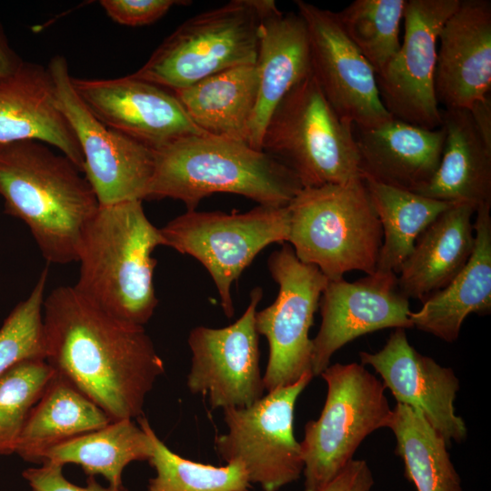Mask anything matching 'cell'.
<instances>
[{
	"label": "cell",
	"mask_w": 491,
	"mask_h": 491,
	"mask_svg": "<svg viewBox=\"0 0 491 491\" xmlns=\"http://www.w3.org/2000/svg\"><path fill=\"white\" fill-rule=\"evenodd\" d=\"M460 0H406L400 48L376 75L381 102L398 120L427 129L442 125L435 91L440 30Z\"/></svg>",
	"instance_id": "4fadbf2b"
},
{
	"label": "cell",
	"mask_w": 491,
	"mask_h": 491,
	"mask_svg": "<svg viewBox=\"0 0 491 491\" xmlns=\"http://www.w3.org/2000/svg\"><path fill=\"white\" fill-rule=\"evenodd\" d=\"M137 419L149 437L152 454L148 462L155 471L145 491L250 490L252 484L241 462L233 461L223 466H215L186 459L168 448L145 417Z\"/></svg>",
	"instance_id": "4dcf8cb0"
},
{
	"label": "cell",
	"mask_w": 491,
	"mask_h": 491,
	"mask_svg": "<svg viewBox=\"0 0 491 491\" xmlns=\"http://www.w3.org/2000/svg\"><path fill=\"white\" fill-rule=\"evenodd\" d=\"M295 3L307 30L311 74L335 112L360 128L390 119L374 69L346 36L336 12Z\"/></svg>",
	"instance_id": "9a60e30c"
},
{
	"label": "cell",
	"mask_w": 491,
	"mask_h": 491,
	"mask_svg": "<svg viewBox=\"0 0 491 491\" xmlns=\"http://www.w3.org/2000/svg\"><path fill=\"white\" fill-rule=\"evenodd\" d=\"M160 232L166 246L197 259L208 271L227 317L235 313L231 287L256 255L289 235L287 206L261 205L245 212L186 211Z\"/></svg>",
	"instance_id": "9c48e42d"
},
{
	"label": "cell",
	"mask_w": 491,
	"mask_h": 491,
	"mask_svg": "<svg viewBox=\"0 0 491 491\" xmlns=\"http://www.w3.org/2000/svg\"><path fill=\"white\" fill-rule=\"evenodd\" d=\"M476 208L456 202L418 235L397 272L398 288L406 298L424 302L463 269L475 246L472 216Z\"/></svg>",
	"instance_id": "603a6c76"
},
{
	"label": "cell",
	"mask_w": 491,
	"mask_h": 491,
	"mask_svg": "<svg viewBox=\"0 0 491 491\" xmlns=\"http://www.w3.org/2000/svg\"><path fill=\"white\" fill-rule=\"evenodd\" d=\"M262 296L261 287L254 288L235 323L222 328L196 326L189 334L192 364L186 385L192 394L206 396L213 409L247 407L263 396L256 329Z\"/></svg>",
	"instance_id": "5bb4252c"
},
{
	"label": "cell",
	"mask_w": 491,
	"mask_h": 491,
	"mask_svg": "<svg viewBox=\"0 0 491 491\" xmlns=\"http://www.w3.org/2000/svg\"><path fill=\"white\" fill-rule=\"evenodd\" d=\"M145 200L173 198L187 211L215 193L248 197L261 205L287 206L303 185L271 155L248 144L208 134L191 135L154 151Z\"/></svg>",
	"instance_id": "3957f363"
},
{
	"label": "cell",
	"mask_w": 491,
	"mask_h": 491,
	"mask_svg": "<svg viewBox=\"0 0 491 491\" xmlns=\"http://www.w3.org/2000/svg\"><path fill=\"white\" fill-rule=\"evenodd\" d=\"M151 454L145 431L134 419H120L51 447L39 464H75L88 476L101 475L115 491H127L122 481L125 467L134 461H148Z\"/></svg>",
	"instance_id": "83f0119b"
},
{
	"label": "cell",
	"mask_w": 491,
	"mask_h": 491,
	"mask_svg": "<svg viewBox=\"0 0 491 491\" xmlns=\"http://www.w3.org/2000/svg\"><path fill=\"white\" fill-rule=\"evenodd\" d=\"M313 377L306 373L250 406L223 410L227 431L215 439L217 454L225 463L241 462L251 484L264 491H278L303 473L301 446L294 436V409Z\"/></svg>",
	"instance_id": "30bf717a"
},
{
	"label": "cell",
	"mask_w": 491,
	"mask_h": 491,
	"mask_svg": "<svg viewBox=\"0 0 491 491\" xmlns=\"http://www.w3.org/2000/svg\"><path fill=\"white\" fill-rule=\"evenodd\" d=\"M287 207V243L301 262L328 280L352 270L376 272L383 232L363 178L303 187Z\"/></svg>",
	"instance_id": "5b68a950"
},
{
	"label": "cell",
	"mask_w": 491,
	"mask_h": 491,
	"mask_svg": "<svg viewBox=\"0 0 491 491\" xmlns=\"http://www.w3.org/2000/svg\"><path fill=\"white\" fill-rule=\"evenodd\" d=\"M261 150L291 169L303 187L362 179L353 125L335 112L312 74L278 104Z\"/></svg>",
	"instance_id": "8992f818"
},
{
	"label": "cell",
	"mask_w": 491,
	"mask_h": 491,
	"mask_svg": "<svg viewBox=\"0 0 491 491\" xmlns=\"http://www.w3.org/2000/svg\"><path fill=\"white\" fill-rule=\"evenodd\" d=\"M446 136L441 159L429 183L416 192L446 202L477 207L491 202V147L466 109H441Z\"/></svg>",
	"instance_id": "d4e9b609"
},
{
	"label": "cell",
	"mask_w": 491,
	"mask_h": 491,
	"mask_svg": "<svg viewBox=\"0 0 491 491\" xmlns=\"http://www.w3.org/2000/svg\"><path fill=\"white\" fill-rule=\"evenodd\" d=\"M320 376L327 394L319 417L306 424L300 443L303 491L322 490L353 460L368 435L389 427L393 416L386 387L363 365L337 363Z\"/></svg>",
	"instance_id": "ba28073f"
},
{
	"label": "cell",
	"mask_w": 491,
	"mask_h": 491,
	"mask_svg": "<svg viewBox=\"0 0 491 491\" xmlns=\"http://www.w3.org/2000/svg\"><path fill=\"white\" fill-rule=\"evenodd\" d=\"M322 322L312 339L315 376L332 356L354 339L385 328H411L408 298L399 290L397 275L376 271L354 282L328 280L319 299Z\"/></svg>",
	"instance_id": "2e32d148"
},
{
	"label": "cell",
	"mask_w": 491,
	"mask_h": 491,
	"mask_svg": "<svg viewBox=\"0 0 491 491\" xmlns=\"http://www.w3.org/2000/svg\"><path fill=\"white\" fill-rule=\"evenodd\" d=\"M47 68L58 105L81 148L83 173L100 205L145 200L154 171V151L106 126L93 115L75 92L64 56H54Z\"/></svg>",
	"instance_id": "7c38bea8"
},
{
	"label": "cell",
	"mask_w": 491,
	"mask_h": 491,
	"mask_svg": "<svg viewBox=\"0 0 491 491\" xmlns=\"http://www.w3.org/2000/svg\"><path fill=\"white\" fill-rule=\"evenodd\" d=\"M176 0H102L100 5L116 23L138 26L152 24L174 5H187Z\"/></svg>",
	"instance_id": "e575fe53"
},
{
	"label": "cell",
	"mask_w": 491,
	"mask_h": 491,
	"mask_svg": "<svg viewBox=\"0 0 491 491\" xmlns=\"http://www.w3.org/2000/svg\"><path fill=\"white\" fill-rule=\"evenodd\" d=\"M159 246H165V239L141 200L100 205L81 239L74 286L115 316L144 326L158 304L152 254Z\"/></svg>",
	"instance_id": "277c9868"
},
{
	"label": "cell",
	"mask_w": 491,
	"mask_h": 491,
	"mask_svg": "<svg viewBox=\"0 0 491 491\" xmlns=\"http://www.w3.org/2000/svg\"><path fill=\"white\" fill-rule=\"evenodd\" d=\"M55 371L45 359H25L0 376V456L15 453L28 416Z\"/></svg>",
	"instance_id": "d6a6232c"
},
{
	"label": "cell",
	"mask_w": 491,
	"mask_h": 491,
	"mask_svg": "<svg viewBox=\"0 0 491 491\" xmlns=\"http://www.w3.org/2000/svg\"><path fill=\"white\" fill-rule=\"evenodd\" d=\"M263 0H233L181 24L134 76L173 92L256 63Z\"/></svg>",
	"instance_id": "52a82bcc"
},
{
	"label": "cell",
	"mask_w": 491,
	"mask_h": 491,
	"mask_svg": "<svg viewBox=\"0 0 491 491\" xmlns=\"http://www.w3.org/2000/svg\"><path fill=\"white\" fill-rule=\"evenodd\" d=\"M363 180L383 232L376 270L397 274L418 235L454 203Z\"/></svg>",
	"instance_id": "f1b7e54d"
},
{
	"label": "cell",
	"mask_w": 491,
	"mask_h": 491,
	"mask_svg": "<svg viewBox=\"0 0 491 491\" xmlns=\"http://www.w3.org/2000/svg\"><path fill=\"white\" fill-rule=\"evenodd\" d=\"M111 421L95 403L55 373L28 416L15 453L25 461L39 464L51 447Z\"/></svg>",
	"instance_id": "4316f807"
},
{
	"label": "cell",
	"mask_w": 491,
	"mask_h": 491,
	"mask_svg": "<svg viewBox=\"0 0 491 491\" xmlns=\"http://www.w3.org/2000/svg\"><path fill=\"white\" fill-rule=\"evenodd\" d=\"M22 63V59L10 47L0 26V78L14 73Z\"/></svg>",
	"instance_id": "f35d334b"
},
{
	"label": "cell",
	"mask_w": 491,
	"mask_h": 491,
	"mask_svg": "<svg viewBox=\"0 0 491 491\" xmlns=\"http://www.w3.org/2000/svg\"><path fill=\"white\" fill-rule=\"evenodd\" d=\"M45 361L112 420L142 416L164 362L143 326L94 304L75 286H58L44 301Z\"/></svg>",
	"instance_id": "6da1fadb"
},
{
	"label": "cell",
	"mask_w": 491,
	"mask_h": 491,
	"mask_svg": "<svg viewBox=\"0 0 491 491\" xmlns=\"http://www.w3.org/2000/svg\"><path fill=\"white\" fill-rule=\"evenodd\" d=\"M77 166L44 143L0 145V195L5 213L29 228L48 263L77 261L85 227L100 207Z\"/></svg>",
	"instance_id": "7a4b0ae2"
},
{
	"label": "cell",
	"mask_w": 491,
	"mask_h": 491,
	"mask_svg": "<svg viewBox=\"0 0 491 491\" xmlns=\"http://www.w3.org/2000/svg\"><path fill=\"white\" fill-rule=\"evenodd\" d=\"M72 84L104 125L153 151L206 134L192 122L174 92L133 75L99 80L72 77Z\"/></svg>",
	"instance_id": "e0dca14e"
},
{
	"label": "cell",
	"mask_w": 491,
	"mask_h": 491,
	"mask_svg": "<svg viewBox=\"0 0 491 491\" xmlns=\"http://www.w3.org/2000/svg\"><path fill=\"white\" fill-rule=\"evenodd\" d=\"M45 267L28 297L15 306L0 327V376L25 359H45L43 321Z\"/></svg>",
	"instance_id": "836d02e7"
},
{
	"label": "cell",
	"mask_w": 491,
	"mask_h": 491,
	"mask_svg": "<svg viewBox=\"0 0 491 491\" xmlns=\"http://www.w3.org/2000/svg\"><path fill=\"white\" fill-rule=\"evenodd\" d=\"M258 92L256 65L236 66L174 92L205 133L247 144Z\"/></svg>",
	"instance_id": "484cf974"
},
{
	"label": "cell",
	"mask_w": 491,
	"mask_h": 491,
	"mask_svg": "<svg viewBox=\"0 0 491 491\" xmlns=\"http://www.w3.org/2000/svg\"><path fill=\"white\" fill-rule=\"evenodd\" d=\"M491 90V1L460 0L442 26L435 91L444 109H468Z\"/></svg>",
	"instance_id": "d6986e66"
},
{
	"label": "cell",
	"mask_w": 491,
	"mask_h": 491,
	"mask_svg": "<svg viewBox=\"0 0 491 491\" xmlns=\"http://www.w3.org/2000/svg\"><path fill=\"white\" fill-rule=\"evenodd\" d=\"M34 140L59 149L83 173L84 157L48 68L24 62L0 78V145Z\"/></svg>",
	"instance_id": "ffe728a7"
},
{
	"label": "cell",
	"mask_w": 491,
	"mask_h": 491,
	"mask_svg": "<svg viewBox=\"0 0 491 491\" xmlns=\"http://www.w3.org/2000/svg\"><path fill=\"white\" fill-rule=\"evenodd\" d=\"M361 365L372 366L397 404L418 410L444 438L447 446L467 436L464 419L455 412L459 380L454 371L418 353L406 329L396 328L376 353L360 352Z\"/></svg>",
	"instance_id": "ac0fdd59"
},
{
	"label": "cell",
	"mask_w": 491,
	"mask_h": 491,
	"mask_svg": "<svg viewBox=\"0 0 491 491\" xmlns=\"http://www.w3.org/2000/svg\"><path fill=\"white\" fill-rule=\"evenodd\" d=\"M31 491H115L109 486L100 485L95 476H88L85 486H80L68 481L63 474V466L54 463H43L37 467L23 471Z\"/></svg>",
	"instance_id": "d590c367"
},
{
	"label": "cell",
	"mask_w": 491,
	"mask_h": 491,
	"mask_svg": "<svg viewBox=\"0 0 491 491\" xmlns=\"http://www.w3.org/2000/svg\"><path fill=\"white\" fill-rule=\"evenodd\" d=\"M374 477L366 461L353 459L320 491H370Z\"/></svg>",
	"instance_id": "8d00e7d4"
},
{
	"label": "cell",
	"mask_w": 491,
	"mask_h": 491,
	"mask_svg": "<svg viewBox=\"0 0 491 491\" xmlns=\"http://www.w3.org/2000/svg\"><path fill=\"white\" fill-rule=\"evenodd\" d=\"M362 178L416 193L436 171L446 132L391 117L371 127L353 126Z\"/></svg>",
	"instance_id": "7402d4cb"
},
{
	"label": "cell",
	"mask_w": 491,
	"mask_h": 491,
	"mask_svg": "<svg viewBox=\"0 0 491 491\" xmlns=\"http://www.w3.org/2000/svg\"><path fill=\"white\" fill-rule=\"evenodd\" d=\"M258 92L247 144L261 150L266 125L287 93L311 74L309 42L298 14L283 13L273 0H263L256 58Z\"/></svg>",
	"instance_id": "44dd1931"
},
{
	"label": "cell",
	"mask_w": 491,
	"mask_h": 491,
	"mask_svg": "<svg viewBox=\"0 0 491 491\" xmlns=\"http://www.w3.org/2000/svg\"><path fill=\"white\" fill-rule=\"evenodd\" d=\"M267 266L279 291L269 306L256 311V329L269 346L263 376L269 392L312 373L309 329L328 279L316 266L301 262L286 243L270 255Z\"/></svg>",
	"instance_id": "8fae6325"
},
{
	"label": "cell",
	"mask_w": 491,
	"mask_h": 491,
	"mask_svg": "<svg viewBox=\"0 0 491 491\" xmlns=\"http://www.w3.org/2000/svg\"><path fill=\"white\" fill-rule=\"evenodd\" d=\"M473 122L485 144L491 147V98H486L473 104L468 109Z\"/></svg>",
	"instance_id": "74e56055"
},
{
	"label": "cell",
	"mask_w": 491,
	"mask_h": 491,
	"mask_svg": "<svg viewBox=\"0 0 491 491\" xmlns=\"http://www.w3.org/2000/svg\"><path fill=\"white\" fill-rule=\"evenodd\" d=\"M491 202L476 208L472 255L456 277L411 312L412 326L446 342H455L464 320L472 313L491 311Z\"/></svg>",
	"instance_id": "cb8c5ba5"
},
{
	"label": "cell",
	"mask_w": 491,
	"mask_h": 491,
	"mask_svg": "<svg viewBox=\"0 0 491 491\" xmlns=\"http://www.w3.org/2000/svg\"><path fill=\"white\" fill-rule=\"evenodd\" d=\"M388 428L416 491H463L446 441L418 410L396 404Z\"/></svg>",
	"instance_id": "f546056e"
},
{
	"label": "cell",
	"mask_w": 491,
	"mask_h": 491,
	"mask_svg": "<svg viewBox=\"0 0 491 491\" xmlns=\"http://www.w3.org/2000/svg\"><path fill=\"white\" fill-rule=\"evenodd\" d=\"M406 5V0H356L336 12L345 34L376 75L400 48Z\"/></svg>",
	"instance_id": "1f68e13d"
}]
</instances>
